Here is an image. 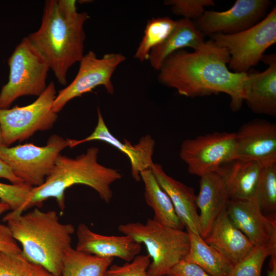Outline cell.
<instances>
[{
    "label": "cell",
    "mask_w": 276,
    "mask_h": 276,
    "mask_svg": "<svg viewBox=\"0 0 276 276\" xmlns=\"http://www.w3.org/2000/svg\"><path fill=\"white\" fill-rule=\"evenodd\" d=\"M229 60L227 50L210 39L193 52L181 49L170 55L158 70V80L187 97L225 93L231 97V109L237 111L244 102L247 73L229 71Z\"/></svg>",
    "instance_id": "1"
},
{
    "label": "cell",
    "mask_w": 276,
    "mask_h": 276,
    "mask_svg": "<svg viewBox=\"0 0 276 276\" xmlns=\"http://www.w3.org/2000/svg\"><path fill=\"white\" fill-rule=\"evenodd\" d=\"M99 152L98 148L91 147L74 158L60 154L44 182L33 187L21 207L7 215L15 216L33 207L40 208L50 198L56 199L59 208L63 212L65 209V192L76 184L91 188L102 200L109 203L112 197L111 186L121 179L122 175L117 169L100 164L98 161Z\"/></svg>",
    "instance_id": "2"
},
{
    "label": "cell",
    "mask_w": 276,
    "mask_h": 276,
    "mask_svg": "<svg viewBox=\"0 0 276 276\" xmlns=\"http://www.w3.org/2000/svg\"><path fill=\"white\" fill-rule=\"evenodd\" d=\"M3 220L29 262L54 276H61L64 257L72 247V235L75 231L73 224L61 222L55 211H43L37 207L17 216L5 215Z\"/></svg>",
    "instance_id": "3"
},
{
    "label": "cell",
    "mask_w": 276,
    "mask_h": 276,
    "mask_svg": "<svg viewBox=\"0 0 276 276\" xmlns=\"http://www.w3.org/2000/svg\"><path fill=\"white\" fill-rule=\"evenodd\" d=\"M89 18L85 12L74 17H65L59 9L57 0H48L39 29L26 37L62 85L66 84L70 68L84 55L83 26Z\"/></svg>",
    "instance_id": "4"
},
{
    "label": "cell",
    "mask_w": 276,
    "mask_h": 276,
    "mask_svg": "<svg viewBox=\"0 0 276 276\" xmlns=\"http://www.w3.org/2000/svg\"><path fill=\"white\" fill-rule=\"evenodd\" d=\"M118 231L143 244L151 259L148 269L150 276H166L177 263L183 260L190 249L187 232L163 225L153 219L145 223L121 224Z\"/></svg>",
    "instance_id": "5"
},
{
    "label": "cell",
    "mask_w": 276,
    "mask_h": 276,
    "mask_svg": "<svg viewBox=\"0 0 276 276\" xmlns=\"http://www.w3.org/2000/svg\"><path fill=\"white\" fill-rule=\"evenodd\" d=\"M9 79L0 91V108H8L18 98L39 96L47 87L50 67L24 37L9 58Z\"/></svg>",
    "instance_id": "6"
},
{
    "label": "cell",
    "mask_w": 276,
    "mask_h": 276,
    "mask_svg": "<svg viewBox=\"0 0 276 276\" xmlns=\"http://www.w3.org/2000/svg\"><path fill=\"white\" fill-rule=\"evenodd\" d=\"M210 36L217 45L227 50L230 55L229 68L234 73H246L261 61L264 52L276 42V7L264 19L246 30Z\"/></svg>",
    "instance_id": "7"
},
{
    "label": "cell",
    "mask_w": 276,
    "mask_h": 276,
    "mask_svg": "<svg viewBox=\"0 0 276 276\" xmlns=\"http://www.w3.org/2000/svg\"><path fill=\"white\" fill-rule=\"evenodd\" d=\"M57 92L51 82L44 91L32 103L11 108H0V127L3 145L29 139L35 132L51 129L58 118L52 110Z\"/></svg>",
    "instance_id": "8"
},
{
    "label": "cell",
    "mask_w": 276,
    "mask_h": 276,
    "mask_svg": "<svg viewBox=\"0 0 276 276\" xmlns=\"http://www.w3.org/2000/svg\"><path fill=\"white\" fill-rule=\"evenodd\" d=\"M67 147V139L52 135L43 146L26 143L0 146V157L24 183L36 187L50 174L60 152Z\"/></svg>",
    "instance_id": "9"
},
{
    "label": "cell",
    "mask_w": 276,
    "mask_h": 276,
    "mask_svg": "<svg viewBox=\"0 0 276 276\" xmlns=\"http://www.w3.org/2000/svg\"><path fill=\"white\" fill-rule=\"evenodd\" d=\"M179 156L191 174L201 177L216 172L221 166L236 158L235 132L216 131L185 140Z\"/></svg>",
    "instance_id": "10"
},
{
    "label": "cell",
    "mask_w": 276,
    "mask_h": 276,
    "mask_svg": "<svg viewBox=\"0 0 276 276\" xmlns=\"http://www.w3.org/2000/svg\"><path fill=\"white\" fill-rule=\"evenodd\" d=\"M126 59L122 54L113 53L106 54L99 58L94 51H89L79 62V70L74 79L57 94L52 110L58 113L70 100L81 97L98 86H103L108 94L112 95V74Z\"/></svg>",
    "instance_id": "11"
},
{
    "label": "cell",
    "mask_w": 276,
    "mask_h": 276,
    "mask_svg": "<svg viewBox=\"0 0 276 276\" xmlns=\"http://www.w3.org/2000/svg\"><path fill=\"white\" fill-rule=\"evenodd\" d=\"M270 5L269 0H237L229 9L221 12L205 10L193 22L204 35L236 34L259 22Z\"/></svg>",
    "instance_id": "12"
},
{
    "label": "cell",
    "mask_w": 276,
    "mask_h": 276,
    "mask_svg": "<svg viewBox=\"0 0 276 276\" xmlns=\"http://www.w3.org/2000/svg\"><path fill=\"white\" fill-rule=\"evenodd\" d=\"M226 212L254 246L276 247V216L265 214L256 196L248 199H231Z\"/></svg>",
    "instance_id": "13"
},
{
    "label": "cell",
    "mask_w": 276,
    "mask_h": 276,
    "mask_svg": "<svg viewBox=\"0 0 276 276\" xmlns=\"http://www.w3.org/2000/svg\"><path fill=\"white\" fill-rule=\"evenodd\" d=\"M235 134L236 158L256 160L265 166L276 163V125L255 119L241 126Z\"/></svg>",
    "instance_id": "14"
},
{
    "label": "cell",
    "mask_w": 276,
    "mask_h": 276,
    "mask_svg": "<svg viewBox=\"0 0 276 276\" xmlns=\"http://www.w3.org/2000/svg\"><path fill=\"white\" fill-rule=\"evenodd\" d=\"M98 122L94 131L86 137L77 140L67 139V147L73 148L82 143L98 140L109 144L125 154L129 159L131 173L136 181L141 179V172L151 169L153 164L152 155L155 142L148 134L141 138L138 143L132 145L126 139L121 142L110 132L107 128L99 108L97 109Z\"/></svg>",
    "instance_id": "15"
},
{
    "label": "cell",
    "mask_w": 276,
    "mask_h": 276,
    "mask_svg": "<svg viewBox=\"0 0 276 276\" xmlns=\"http://www.w3.org/2000/svg\"><path fill=\"white\" fill-rule=\"evenodd\" d=\"M268 67L262 72L247 73L243 85V101L255 113L276 116V55H263Z\"/></svg>",
    "instance_id": "16"
},
{
    "label": "cell",
    "mask_w": 276,
    "mask_h": 276,
    "mask_svg": "<svg viewBox=\"0 0 276 276\" xmlns=\"http://www.w3.org/2000/svg\"><path fill=\"white\" fill-rule=\"evenodd\" d=\"M77 236L76 250L101 258L116 257L129 262L141 250V244L128 235L99 234L83 223L77 227Z\"/></svg>",
    "instance_id": "17"
},
{
    "label": "cell",
    "mask_w": 276,
    "mask_h": 276,
    "mask_svg": "<svg viewBox=\"0 0 276 276\" xmlns=\"http://www.w3.org/2000/svg\"><path fill=\"white\" fill-rule=\"evenodd\" d=\"M200 177L196 204L199 209L200 236L204 239L217 217L226 211L230 197L222 178L216 172Z\"/></svg>",
    "instance_id": "18"
},
{
    "label": "cell",
    "mask_w": 276,
    "mask_h": 276,
    "mask_svg": "<svg viewBox=\"0 0 276 276\" xmlns=\"http://www.w3.org/2000/svg\"><path fill=\"white\" fill-rule=\"evenodd\" d=\"M150 169L170 197L176 214L186 229L200 235L199 214L194 189L168 175L158 164L153 163Z\"/></svg>",
    "instance_id": "19"
},
{
    "label": "cell",
    "mask_w": 276,
    "mask_h": 276,
    "mask_svg": "<svg viewBox=\"0 0 276 276\" xmlns=\"http://www.w3.org/2000/svg\"><path fill=\"white\" fill-rule=\"evenodd\" d=\"M203 240L228 259L234 265L254 246L248 238L232 222L226 211L215 220Z\"/></svg>",
    "instance_id": "20"
},
{
    "label": "cell",
    "mask_w": 276,
    "mask_h": 276,
    "mask_svg": "<svg viewBox=\"0 0 276 276\" xmlns=\"http://www.w3.org/2000/svg\"><path fill=\"white\" fill-rule=\"evenodd\" d=\"M263 167L258 161L235 158L216 172L223 179L231 199H248L256 195Z\"/></svg>",
    "instance_id": "21"
},
{
    "label": "cell",
    "mask_w": 276,
    "mask_h": 276,
    "mask_svg": "<svg viewBox=\"0 0 276 276\" xmlns=\"http://www.w3.org/2000/svg\"><path fill=\"white\" fill-rule=\"evenodd\" d=\"M204 42V35L195 27L194 22L182 18L176 20L175 28L166 39L150 51L148 59L151 66L158 71L173 53L186 47L195 50Z\"/></svg>",
    "instance_id": "22"
},
{
    "label": "cell",
    "mask_w": 276,
    "mask_h": 276,
    "mask_svg": "<svg viewBox=\"0 0 276 276\" xmlns=\"http://www.w3.org/2000/svg\"><path fill=\"white\" fill-rule=\"evenodd\" d=\"M145 186L144 197L147 204L153 211V219L170 227L183 229L184 225L176 213L172 202L162 188L152 170H145L140 173Z\"/></svg>",
    "instance_id": "23"
},
{
    "label": "cell",
    "mask_w": 276,
    "mask_h": 276,
    "mask_svg": "<svg viewBox=\"0 0 276 276\" xmlns=\"http://www.w3.org/2000/svg\"><path fill=\"white\" fill-rule=\"evenodd\" d=\"M190 238L189 251L183 260L200 267L211 276H228L233 264L200 235L187 229Z\"/></svg>",
    "instance_id": "24"
},
{
    "label": "cell",
    "mask_w": 276,
    "mask_h": 276,
    "mask_svg": "<svg viewBox=\"0 0 276 276\" xmlns=\"http://www.w3.org/2000/svg\"><path fill=\"white\" fill-rule=\"evenodd\" d=\"M113 258H101L72 247L66 252L61 276H107Z\"/></svg>",
    "instance_id": "25"
},
{
    "label": "cell",
    "mask_w": 276,
    "mask_h": 276,
    "mask_svg": "<svg viewBox=\"0 0 276 276\" xmlns=\"http://www.w3.org/2000/svg\"><path fill=\"white\" fill-rule=\"evenodd\" d=\"M176 21L169 17L153 18L148 21L144 35L134 57L141 62L148 60L150 51L163 43L173 31Z\"/></svg>",
    "instance_id": "26"
},
{
    "label": "cell",
    "mask_w": 276,
    "mask_h": 276,
    "mask_svg": "<svg viewBox=\"0 0 276 276\" xmlns=\"http://www.w3.org/2000/svg\"><path fill=\"white\" fill-rule=\"evenodd\" d=\"M255 196L265 214L276 216V163L263 166Z\"/></svg>",
    "instance_id": "27"
},
{
    "label": "cell",
    "mask_w": 276,
    "mask_h": 276,
    "mask_svg": "<svg viewBox=\"0 0 276 276\" xmlns=\"http://www.w3.org/2000/svg\"><path fill=\"white\" fill-rule=\"evenodd\" d=\"M274 255H276V247L254 246L245 257L234 265L228 276H261L265 259Z\"/></svg>",
    "instance_id": "28"
},
{
    "label": "cell",
    "mask_w": 276,
    "mask_h": 276,
    "mask_svg": "<svg viewBox=\"0 0 276 276\" xmlns=\"http://www.w3.org/2000/svg\"><path fill=\"white\" fill-rule=\"evenodd\" d=\"M35 264L20 254L0 250V276H29Z\"/></svg>",
    "instance_id": "29"
},
{
    "label": "cell",
    "mask_w": 276,
    "mask_h": 276,
    "mask_svg": "<svg viewBox=\"0 0 276 276\" xmlns=\"http://www.w3.org/2000/svg\"><path fill=\"white\" fill-rule=\"evenodd\" d=\"M33 187L26 183L6 184L0 182V199L12 212L19 210L29 197Z\"/></svg>",
    "instance_id": "30"
},
{
    "label": "cell",
    "mask_w": 276,
    "mask_h": 276,
    "mask_svg": "<svg viewBox=\"0 0 276 276\" xmlns=\"http://www.w3.org/2000/svg\"><path fill=\"white\" fill-rule=\"evenodd\" d=\"M164 3L171 6L175 15L191 20L201 17L205 11V7L215 5L213 0H167Z\"/></svg>",
    "instance_id": "31"
},
{
    "label": "cell",
    "mask_w": 276,
    "mask_h": 276,
    "mask_svg": "<svg viewBox=\"0 0 276 276\" xmlns=\"http://www.w3.org/2000/svg\"><path fill=\"white\" fill-rule=\"evenodd\" d=\"M151 262L148 255H137L130 262L122 265H110L107 276H150L148 269Z\"/></svg>",
    "instance_id": "32"
},
{
    "label": "cell",
    "mask_w": 276,
    "mask_h": 276,
    "mask_svg": "<svg viewBox=\"0 0 276 276\" xmlns=\"http://www.w3.org/2000/svg\"><path fill=\"white\" fill-rule=\"evenodd\" d=\"M167 276V275H166ZM167 276H211L197 265L182 260L176 264Z\"/></svg>",
    "instance_id": "33"
},
{
    "label": "cell",
    "mask_w": 276,
    "mask_h": 276,
    "mask_svg": "<svg viewBox=\"0 0 276 276\" xmlns=\"http://www.w3.org/2000/svg\"><path fill=\"white\" fill-rule=\"evenodd\" d=\"M0 250L6 252L20 254L21 249L17 242L13 237L7 225L0 223Z\"/></svg>",
    "instance_id": "34"
},
{
    "label": "cell",
    "mask_w": 276,
    "mask_h": 276,
    "mask_svg": "<svg viewBox=\"0 0 276 276\" xmlns=\"http://www.w3.org/2000/svg\"><path fill=\"white\" fill-rule=\"evenodd\" d=\"M76 3L75 0H57L60 11L64 16L69 18L74 17L78 13Z\"/></svg>",
    "instance_id": "35"
},
{
    "label": "cell",
    "mask_w": 276,
    "mask_h": 276,
    "mask_svg": "<svg viewBox=\"0 0 276 276\" xmlns=\"http://www.w3.org/2000/svg\"><path fill=\"white\" fill-rule=\"evenodd\" d=\"M0 178L9 180L12 184H20L24 182L16 176L10 167L0 157Z\"/></svg>",
    "instance_id": "36"
},
{
    "label": "cell",
    "mask_w": 276,
    "mask_h": 276,
    "mask_svg": "<svg viewBox=\"0 0 276 276\" xmlns=\"http://www.w3.org/2000/svg\"><path fill=\"white\" fill-rule=\"evenodd\" d=\"M29 276H54L40 266L35 265Z\"/></svg>",
    "instance_id": "37"
},
{
    "label": "cell",
    "mask_w": 276,
    "mask_h": 276,
    "mask_svg": "<svg viewBox=\"0 0 276 276\" xmlns=\"http://www.w3.org/2000/svg\"><path fill=\"white\" fill-rule=\"evenodd\" d=\"M267 276H276V255L270 256Z\"/></svg>",
    "instance_id": "38"
},
{
    "label": "cell",
    "mask_w": 276,
    "mask_h": 276,
    "mask_svg": "<svg viewBox=\"0 0 276 276\" xmlns=\"http://www.w3.org/2000/svg\"><path fill=\"white\" fill-rule=\"evenodd\" d=\"M9 210H10V207L8 204L2 201H0V215Z\"/></svg>",
    "instance_id": "39"
},
{
    "label": "cell",
    "mask_w": 276,
    "mask_h": 276,
    "mask_svg": "<svg viewBox=\"0 0 276 276\" xmlns=\"http://www.w3.org/2000/svg\"><path fill=\"white\" fill-rule=\"evenodd\" d=\"M2 145H3L2 137V132H1V129L0 127V146Z\"/></svg>",
    "instance_id": "40"
},
{
    "label": "cell",
    "mask_w": 276,
    "mask_h": 276,
    "mask_svg": "<svg viewBox=\"0 0 276 276\" xmlns=\"http://www.w3.org/2000/svg\"></svg>",
    "instance_id": "41"
}]
</instances>
